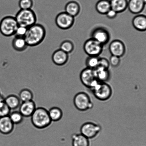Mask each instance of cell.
Listing matches in <instances>:
<instances>
[{
    "label": "cell",
    "instance_id": "cell-1",
    "mask_svg": "<svg viewBox=\"0 0 146 146\" xmlns=\"http://www.w3.org/2000/svg\"><path fill=\"white\" fill-rule=\"evenodd\" d=\"M46 34V31L43 26L36 23L28 28L24 38L28 46H36L43 41Z\"/></svg>",
    "mask_w": 146,
    "mask_h": 146
},
{
    "label": "cell",
    "instance_id": "cell-2",
    "mask_svg": "<svg viewBox=\"0 0 146 146\" xmlns=\"http://www.w3.org/2000/svg\"><path fill=\"white\" fill-rule=\"evenodd\" d=\"M31 117L33 125L39 129L47 128L52 121L50 118L48 111L43 107L36 108Z\"/></svg>",
    "mask_w": 146,
    "mask_h": 146
},
{
    "label": "cell",
    "instance_id": "cell-3",
    "mask_svg": "<svg viewBox=\"0 0 146 146\" xmlns=\"http://www.w3.org/2000/svg\"><path fill=\"white\" fill-rule=\"evenodd\" d=\"M90 90L95 98L101 101H108L113 95L112 87L107 82L98 81Z\"/></svg>",
    "mask_w": 146,
    "mask_h": 146
},
{
    "label": "cell",
    "instance_id": "cell-4",
    "mask_svg": "<svg viewBox=\"0 0 146 146\" xmlns=\"http://www.w3.org/2000/svg\"><path fill=\"white\" fill-rule=\"evenodd\" d=\"M15 17L19 25L27 28L36 23V15L31 9H20Z\"/></svg>",
    "mask_w": 146,
    "mask_h": 146
},
{
    "label": "cell",
    "instance_id": "cell-5",
    "mask_svg": "<svg viewBox=\"0 0 146 146\" xmlns=\"http://www.w3.org/2000/svg\"><path fill=\"white\" fill-rule=\"evenodd\" d=\"M74 106L79 111H86L92 109L94 104L90 96L84 92H80L74 98Z\"/></svg>",
    "mask_w": 146,
    "mask_h": 146
},
{
    "label": "cell",
    "instance_id": "cell-6",
    "mask_svg": "<svg viewBox=\"0 0 146 146\" xmlns=\"http://www.w3.org/2000/svg\"><path fill=\"white\" fill-rule=\"evenodd\" d=\"M15 17L8 16L0 21V33L4 36L10 37L15 35L18 26Z\"/></svg>",
    "mask_w": 146,
    "mask_h": 146
},
{
    "label": "cell",
    "instance_id": "cell-7",
    "mask_svg": "<svg viewBox=\"0 0 146 146\" xmlns=\"http://www.w3.org/2000/svg\"><path fill=\"white\" fill-rule=\"evenodd\" d=\"M102 131L101 125L92 121L84 123L80 128V133L89 139L95 138L99 135Z\"/></svg>",
    "mask_w": 146,
    "mask_h": 146
},
{
    "label": "cell",
    "instance_id": "cell-8",
    "mask_svg": "<svg viewBox=\"0 0 146 146\" xmlns=\"http://www.w3.org/2000/svg\"><path fill=\"white\" fill-rule=\"evenodd\" d=\"M104 46L95 40L91 38L84 42V50L89 56L98 57L102 52Z\"/></svg>",
    "mask_w": 146,
    "mask_h": 146
},
{
    "label": "cell",
    "instance_id": "cell-9",
    "mask_svg": "<svg viewBox=\"0 0 146 146\" xmlns=\"http://www.w3.org/2000/svg\"><path fill=\"white\" fill-rule=\"evenodd\" d=\"M80 80L84 86L91 89L99 81L95 75L94 70L88 68L81 71L80 74Z\"/></svg>",
    "mask_w": 146,
    "mask_h": 146
},
{
    "label": "cell",
    "instance_id": "cell-10",
    "mask_svg": "<svg viewBox=\"0 0 146 146\" xmlns=\"http://www.w3.org/2000/svg\"><path fill=\"white\" fill-rule=\"evenodd\" d=\"M55 21L58 28L62 30H68L74 25V17L66 13L62 12L57 15Z\"/></svg>",
    "mask_w": 146,
    "mask_h": 146
},
{
    "label": "cell",
    "instance_id": "cell-11",
    "mask_svg": "<svg viewBox=\"0 0 146 146\" xmlns=\"http://www.w3.org/2000/svg\"><path fill=\"white\" fill-rule=\"evenodd\" d=\"M91 35L92 38L104 46L108 43L110 40V33L104 27H98L94 29L92 31Z\"/></svg>",
    "mask_w": 146,
    "mask_h": 146
},
{
    "label": "cell",
    "instance_id": "cell-12",
    "mask_svg": "<svg viewBox=\"0 0 146 146\" xmlns=\"http://www.w3.org/2000/svg\"><path fill=\"white\" fill-rule=\"evenodd\" d=\"M109 50L111 55L121 58L125 52V47L123 42L118 40H114L110 43Z\"/></svg>",
    "mask_w": 146,
    "mask_h": 146
},
{
    "label": "cell",
    "instance_id": "cell-13",
    "mask_svg": "<svg viewBox=\"0 0 146 146\" xmlns=\"http://www.w3.org/2000/svg\"><path fill=\"white\" fill-rule=\"evenodd\" d=\"M35 102L33 101L22 102L19 107V111L24 117H31L36 108Z\"/></svg>",
    "mask_w": 146,
    "mask_h": 146
},
{
    "label": "cell",
    "instance_id": "cell-14",
    "mask_svg": "<svg viewBox=\"0 0 146 146\" xmlns=\"http://www.w3.org/2000/svg\"><path fill=\"white\" fill-rule=\"evenodd\" d=\"M14 124L9 116L0 117V132L4 135L11 134L13 131Z\"/></svg>",
    "mask_w": 146,
    "mask_h": 146
},
{
    "label": "cell",
    "instance_id": "cell-15",
    "mask_svg": "<svg viewBox=\"0 0 146 146\" xmlns=\"http://www.w3.org/2000/svg\"><path fill=\"white\" fill-rule=\"evenodd\" d=\"M68 54L59 49L56 50L52 54V59L56 65L62 66L65 65L68 60Z\"/></svg>",
    "mask_w": 146,
    "mask_h": 146
},
{
    "label": "cell",
    "instance_id": "cell-16",
    "mask_svg": "<svg viewBox=\"0 0 146 146\" xmlns=\"http://www.w3.org/2000/svg\"><path fill=\"white\" fill-rule=\"evenodd\" d=\"M145 4L143 0H129L127 8L131 13L139 14L143 11Z\"/></svg>",
    "mask_w": 146,
    "mask_h": 146
},
{
    "label": "cell",
    "instance_id": "cell-17",
    "mask_svg": "<svg viewBox=\"0 0 146 146\" xmlns=\"http://www.w3.org/2000/svg\"><path fill=\"white\" fill-rule=\"evenodd\" d=\"M96 77L98 81L107 82L111 78V73L109 69L98 66L94 70Z\"/></svg>",
    "mask_w": 146,
    "mask_h": 146
},
{
    "label": "cell",
    "instance_id": "cell-18",
    "mask_svg": "<svg viewBox=\"0 0 146 146\" xmlns=\"http://www.w3.org/2000/svg\"><path fill=\"white\" fill-rule=\"evenodd\" d=\"M132 24L135 29L140 31L146 30V17L145 15L136 16L132 20Z\"/></svg>",
    "mask_w": 146,
    "mask_h": 146
},
{
    "label": "cell",
    "instance_id": "cell-19",
    "mask_svg": "<svg viewBox=\"0 0 146 146\" xmlns=\"http://www.w3.org/2000/svg\"><path fill=\"white\" fill-rule=\"evenodd\" d=\"M111 9L117 13L124 12L128 7L127 0H110Z\"/></svg>",
    "mask_w": 146,
    "mask_h": 146
},
{
    "label": "cell",
    "instance_id": "cell-20",
    "mask_svg": "<svg viewBox=\"0 0 146 146\" xmlns=\"http://www.w3.org/2000/svg\"><path fill=\"white\" fill-rule=\"evenodd\" d=\"M72 146H90V139L81 133H74L72 137Z\"/></svg>",
    "mask_w": 146,
    "mask_h": 146
},
{
    "label": "cell",
    "instance_id": "cell-21",
    "mask_svg": "<svg viewBox=\"0 0 146 146\" xmlns=\"http://www.w3.org/2000/svg\"><path fill=\"white\" fill-rule=\"evenodd\" d=\"M13 48L15 50L21 52L27 49V45L24 37L15 36L12 42Z\"/></svg>",
    "mask_w": 146,
    "mask_h": 146
},
{
    "label": "cell",
    "instance_id": "cell-22",
    "mask_svg": "<svg viewBox=\"0 0 146 146\" xmlns=\"http://www.w3.org/2000/svg\"><path fill=\"white\" fill-rule=\"evenodd\" d=\"M65 12L72 17H75L79 13L80 7L78 3L74 1H70L65 6Z\"/></svg>",
    "mask_w": 146,
    "mask_h": 146
},
{
    "label": "cell",
    "instance_id": "cell-23",
    "mask_svg": "<svg viewBox=\"0 0 146 146\" xmlns=\"http://www.w3.org/2000/svg\"><path fill=\"white\" fill-rule=\"evenodd\" d=\"M96 9L97 12L102 15L106 14L111 9L109 0H99L96 5Z\"/></svg>",
    "mask_w": 146,
    "mask_h": 146
},
{
    "label": "cell",
    "instance_id": "cell-24",
    "mask_svg": "<svg viewBox=\"0 0 146 146\" xmlns=\"http://www.w3.org/2000/svg\"><path fill=\"white\" fill-rule=\"evenodd\" d=\"M5 102L11 110L16 109L21 104V100L19 98L13 94L9 95L5 98Z\"/></svg>",
    "mask_w": 146,
    "mask_h": 146
},
{
    "label": "cell",
    "instance_id": "cell-25",
    "mask_svg": "<svg viewBox=\"0 0 146 146\" xmlns=\"http://www.w3.org/2000/svg\"><path fill=\"white\" fill-rule=\"evenodd\" d=\"M48 114L51 121H59L62 118L63 112L60 108L54 107L51 108L48 111Z\"/></svg>",
    "mask_w": 146,
    "mask_h": 146
},
{
    "label": "cell",
    "instance_id": "cell-26",
    "mask_svg": "<svg viewBox=\"0 0 146 146\" xmlns=\"http://www.w3.org/2000/svg\"><path fill=\"white\" fill-rule=\"evenodd\" d=\"M11 110L7 105L5 102V98L3 96H0V117L9 116Z\"/></svg>",
    "mask_w": 146,
    "mask_h": 146
},
{
    "label": "cell",
    "instance_id": "cell-27",
    "mask_svg": "<svg viewBox=\"0 0 146 146\" xmlns=\"http://www.w3.org/2000/svg\"><path fill=\"white\" fill-rule=\"evenodd\" d=\"M19 98L22 102L31 101L33 98V94L31 90L24 88L20 91Z\"/></svg>",
    "mask_w": 146,
    "mask_h": 146
},
{
    "label": "cell",
    "instance_id": "cell-28",
    "mask_svg": "<svg viewBox=\"0 0 146 146\" xmlns=\"http://www.w3.org/2000/svg\"><path fill=\"white\" fill-rule=\"evenodd\" d=\"M99 60L98 57L88 56L86 60L87 68L95 69L99 66Z\"/></svg>",
    "mask_w": 146,
    "mask_h": 146
},
{
    "label": "cell",
    "instance_id": "cell-29",
    "mask_svg": "<svg viewBox=\"0 0 146 146\" xmlns=\"http://www.w3.org/2000/svg\"><path fill=\"white\" fill-rule=\"evenodd\" d=\"M9 116L14 124L21 123L22 122L24 117L19 111H14L11 112Z\"/></svg>",
    "mask_w": 146,
    "mask_h": 146
},
{
    "label": "cell",
    "instance_id": "cell-30",
    "mask_svg": "<svg viewBox=\"0 0 146 146\" xmlns=\"http://www.w3.org/2000/svg\"><path fill=\"white\" fill-rule=\"evenodd\" d=\"M74 48V45L72 42L68 40H66L61 43L60 45V49L68 54L72 52Z\"/></svg>",
    "mask_w": 146,
    "mask_h": 146
},
{
    "label": "cell",
    "instance_id": "cell-31",
    "mask_svg": "<svg viewBox=\"0 0 146 146\" xmlns=\"http://www.w3.org/2000/svg\"><path fill=\"white\" fill-rule=\"evenodd\" d=\"M19 5L21 9H31L33 5V0H20Z\"/></svg>",
    "mask_w": 146,
    "mask_h": 146
},
{
    "label": "cell",
    "instance_id": "cell-32",
    "mask_svg": "<svg viewBox=\"0 0 146 146\" xmlns=\"http://www.w3.org/2000/svg\"><path fill=\"white\" fill-rule=\"evenodd\" d=\"M28 28L26 27L18 25L15 31V36L21 37H24L26 34Z\"/></svg>",
    "mask_w": 146,
    "mask_h": 146
},
{
    "label": "cell",
    "instance_id": "cell-33",
    "mask_svg": "<svg viewBox=\"0 0 146 146\" xmlns=\"http://www.w3.org/2000/svg\"><path fill=\"white\" fill-rule=\"evenodd\" d=\"M110 64L111 66L116 68L119 66L121 62V60L119 57L111 55L110 59Z\"/></svg>",
    "mask_w": 146,
    "mask_h": 146
},
{
    "label": "cell",
    "instance_id": "cell-34",
    "mask_svg": "<svg viewBox=\"0 0 146 146\" xmlns=\"http://www.w3.org/2000/svg\"><path fill=\"white\" fill-rule=\"evenodd\" d=\"M99 66L109 69L110 66L109 61L105 58H99Z\"/></svg>",
    "mask_w": 146,
    "mask_h": 146
},
{
    "label": "cell",
    "instance_id": "cell-35",
    "mask_svg": "<svg viewBox=\"0 0 146 146\" xmlns=\"http://www.w3.org/2000/svg\"><path fill=\"white\" fill-rule=\"evenodd\" d=\"M117 13L111 9L106 14L107 17L110 19H113L116 17Z\"/></svg>",
    "mask_w": 146,
    "mask_h": 146
},
{
    "label": "cell",
    "instance_id": "cell-36",
    "mask_svg": "<svg viewBox=\"0 0 146 146\" xmlns=\"http://www.w3.org/2000/svg\"><path fill=\"white\" fill-rule=\"evenodd\" d=\"M143 1H144V2L146 3V0H143Z\"/></svg>",
    "mask_w": 146,
    "mask_h": 146
},
{
    "label": "cell",
    "instance_id": "cell-37",
    "mask_svg": "<svg viewBox=\"0 0 146 146\" xmlns=\"http://www.w3.org/2000/svg\"><path fill=\"white\" fill-rule=\"evenodd\" d=\"M1 91H0V96H1Z\"/></svg>",
    "mask_w": 146,
    "mask_h": 146
}]
</instances>
